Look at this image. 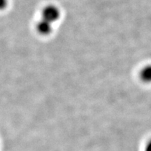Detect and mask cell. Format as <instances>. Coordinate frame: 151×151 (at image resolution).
<instances>
[{
	"instance_id": "cell-1",
	"label": "cell",
	"mask_w": 151,
	"mask_h": 151,
	"mask_svg": "<svg viewBox=\"0 0 151 151\" xmlns=\"http://www.w3.org/2000/svg\"><path fill=\"white\" fill-rule=\"evenodd\" d=\"M60 17L59 9L55 5H48L45 6L41 12V18L53 24Z\"/></svg>"
},
{
	"instance_id": "cell-2",
	"label": "cell",
	"mask_w": 151,
	"mask_h": 151,
	"mask_svg": "<svg viewBox=\"0 0 151 151\" xmlns=\"http://www.w3.org/2000/svg\"><path fill=\"white\" fill-rule=\"evenodd\" d=\"M52 24H53L41 18L37 23L36 29H37L38 33L40 34L41 35H49L52 31Z\"/></svg>"
},
{
	"instance_id": "cell-3",
	"label": "cell",
	"mask_w": 151,
	"mask_h": 151,
	"mask_svg": "<svg viewBox=\"0 0 151 151\" xmlns=\"http://www.w3.org/2000/svg\"><path fill=\"white\" fill-rule=\"evenodd\" d=\"M141 77L146 82L151 83V65H148L142 69L141 72Z\"/></svg>"
},
{
	"instance_id": "cell-4",
	"label": "cell",
	"mask_w": 151,
	"mask_h": 151,
	"mask_svg": "<svg viewBox=\"0 0 151 151\" xmlns=\"http://www.w3.org/2000/svg\"><path fill=\"white\" fill-rule=\"evenodd\" d=\"M9 5V0H0V11L4 10Z\"/></svg>"
},
{
	"instance_id": "cell-5",
	"label": "cell",
	"mask_w": 151,
	"mask_h": 151,
	"mask_svg": "<svg viewBox=\"0 0 151 151\" xmlns=\"http://www.w3.org/2000/svg\"><path fill=\"white\" fill-rule=\"evenodd\" d=\"M144 151H151V139L147 142L146 146H145Z\"/></svg>"
}]
</instances>
